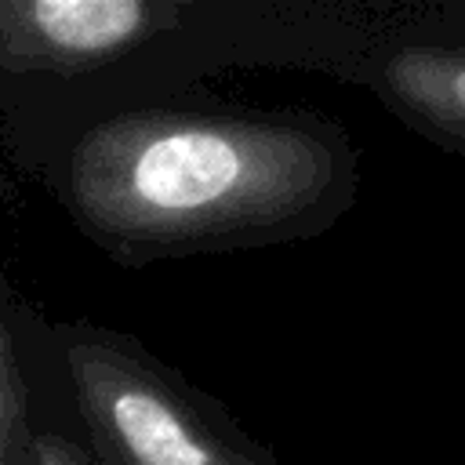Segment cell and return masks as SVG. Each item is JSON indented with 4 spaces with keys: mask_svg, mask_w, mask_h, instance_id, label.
<instances>
[{
    "mask_svg": "<svg viewBox=\"0 0 465 465\" xmlns=\"http://www.w3.org/2000/svg\"><path fill=\"white\" fill-rule=\"evenodd\" d=\"M11 149L124 265L316 232L352 185L341 131L294 116L113 109Z\"/></svg>",
    "mask_w": 465,
    "mask_h": 465,
    "instance_id": "6da1fadb",
    "label": "cell"
},
{
    "mask_svg": "<svg viewBox=\"0 0 465 465\" xmlns=\"http://www.w3.org/2000/svg\"><path fill=\"white\" fill-rule=\"evenodd\" d=\"M47 341L102 465H283L134 338L58 323Z\"/></svg>",
    "mask_w": 465,
    "mask_h": 465,
    "instance_id": "7a4b0ae2",
    "label": "cell"
},
{
    "mask_svg": "<svg viewBox=\"0 0 465 465\" xmlns=\"http://www.w3.org/2000/svg\"><path fill=\"white\" fill-rule=\"evenodd\" d=\"M163 0H0V113L7 127L40 116L178 29Z\"/></svg>",
    "mask_w": 465,
    "mask_h": 465,
    "instance_id": "3957f363",
    "label": "cell"
},
{
    "mask_svg": "<svg viewBox=\"0 0 465 465\" xmlns=\"http://www.w3.org/2000/svg\"><path fill=\"white\" fill-rule=\"evenodd\" d=\"M378 98L418 134L465 153V47L403 44L381 54Z\"/></svg>",
    "mask_w": 465,
    "mask_h": 465,
    "instance_id": "277c9868",
    "label": "cell"
},
{
    "mask_svg": "<svg viewBox=\"0 0 465 465\" xmlns=\"http://www.w3.org/2000/svg\"><path fill=\"white\" fill-rule=\"evenodd\" d=\"M40 429L33 345L15 298L0 287V465H29Z\"/></svg>",
    "mask_w": 465,
    "mask_h": 465,
    "instance_id": "5b68a950",
    "label": "cell"
},
{
    "mask_svg": "<svg viewBox=\"0 0 465 465\" xmlns=\"http://www.w3.org/2000/svg\"><path fill=\"white\" fill-rule=\"evenodd\" d=\"M29 465H102L94 458V450L87 447V440H76L65 429L44 425L33 447V461Z\"/></svg>",
    "mask_w": 465,
    "mask_h": 465,
    "instance_id": "8992f818",
    "label": "cell"
}]
</instances>
